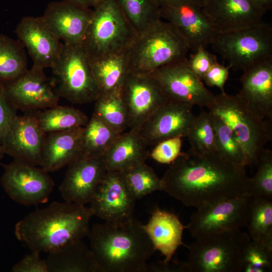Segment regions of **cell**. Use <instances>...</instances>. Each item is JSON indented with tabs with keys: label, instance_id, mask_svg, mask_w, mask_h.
<instances>
[{
	"label": "cell",
	"instance_id": "cell-28",
	"mask_svg": "<svg viewBox=\"0 0 272 272\" xmlns=\"http://www.w3.org/2000/svg\"><path fill=\"white\" fill-rule=\"evenodd\" d=\"M127 50L90 58L93 74L101 94L121 91L129 73Z\"/></svg>",
	"mask_w": 272,
	"mask_h": 272
},
{
	"label": "cell",
	"instance_id": "cell-10",
	"mask_svg": "<svg viewBox=\"0 0 272 272\" xmlns=\"http://www.w3.org/2000/svg\"><path fill=\"white\" fill-rule=\"evenodd\" d=\"M252 200V196L245 193L197 209L186 229L197 239L246 226Z\"/></svg>",
	"mask_w": 272,
	"mask_h": 272
},
{
	"label": "cell",
	"instance_id": "cell-25",
	"mask_svg": "<svg viewBox=\"0 0 272 272\" xmlns=\"http://www.w3.org/2000/svg\"><path fill=\"white\" fill-rule=\"evenodd\" d=\"M83 127L47 133L42 150L41 168L48 173L57 171L81 154Z\"/></svg>",
	"mask_w": 272,
	"mask_h": 272
},
{
	"label": "cell",
	"instance_id": "cell-18",
	"mask_svg": "<svg viewBox=\"0 0 272 272\" xmlns=\"http://www.w3.org/2000/svg\"><path fill=\"white\" fill-rule=\"evenodd\" d=\"M160 13L161 18L178 29L193 52L211 45L217 33L202 7L196 4L183 2L162 5Z\"/></svg>",
	"mask_w": 272,
	"mask_h": 272
},
{
	"label": "cell",
	"instance_id": "cell-26",
	"mask_svg": "<svg viewBox=\"0 0 272 272\" xmlns=\"http://www.w3.org/2000/svg\"><path fill=\"white\" fill-rule=\"evenodd\" d=\"M148 146L139 131L130 130L118 135L103 155L108 171L123 172L145 162Z\"/></svg>",
	"mask_w": 272,
	"mask_h": 272
},
{
	"label": "cell",
	"instance_id": "cell-45",
	"mask_svg": "<svg viewBox=\"0 0 272 272\" xmlns=\"http://www.w3.org/2000/svg\"><path fill=\"white\" fill-rule=\"evenodd\" d=\"M82 7L90 8H95L104 0H69Z\"/></svg>",
	"mask_w": 272,
	"mask_h": 272
},
{
	"label": "cell",
	"instance_id": "cell-27",
	"mask_svg": "<svg viewBox=\"0 0 272 272\" xmlns=\"http://www.w3.org/2000/svg\"><path fill=\"white\" fill-rule=\"evenodd\" d=\"M48 253V272H100L92 250L82 240Z\"/></svg>",
	"mask_w": 272,
	"mask_h": 272
},
{
	"label": "cell",
	"instance_id": "cell-47",
	"mask_svg": "<svg viewBox=\"0 0 272 272\" xmlns=\"http://www.w3.org/2000/svg\"><path fill=\"white\" fill-rule=\"evenodd\" d=\"M159 7L162 5L177 2H190L203 6L205 0H156Z\"/></svg>",
	"mask_w": 272,
	"mask_h": 272
},
{
	"label": "cell",
	"instance_id": "cell-14",
	"mask_svg": "<svg viewBox=\"0 0 272 272\" xmlns=\"http://www.w3.org/2000/svg\"><path fill=\"white\" fill-rule=\"evenodd\" d=\"M136 199L121 172L107 171L90 203L94 215L121 223L134 218Z\"/></svg>",
	"mask_w": 272,
	"mask_h": 272
},
{
	"label": "cell",
	"instance_id": "cell-4",
	"mask_svg": "<svg viewBox=\"0 0 272 272\" xmlns=\"http://www.w3.org/2000/svg\"><path fill=\"white\" fill-rule=\"evenodd\" d=\"M190 50L178 29L161 20L137 35L127 50L129 72L150 75L164 65L182 60Z\"/></svg>",
	"mask_w": 272,
	"mask_h": 272
},
{
	"label": "cell",
	"instance_id": "cell-31",
	"mask_svg": "<svg viewBox=\"0 0 272 272\" xmlns=\"http://www.w3.org/2000/svg\"><path fill=\"white\" fill-rule=\"evenodd\" d=\"M252 241L272 250V202L264 197H252L246 225Z\"/></svg>",
	"mask_w": 272,
	"mask_h": 272
},
{
	"label": "cell",
	"instance_id": "cell-32",
	"mask_svg": "<svg viewBox=\"0 0 272 272\" xmlns=\"http://www.w3.org/2000/svg\"><path fill=\"white\" fill-rule=\"evenodd\" d=\"M119 134L93 113L83 127L82 153L93 156H103Z\"/></svg>",
	"mask_w": 272,
	"mask_h": 272
},
{
	"label": "cell",
	"instance_id": "cell-6",
	"mask_svg": "<svg viewBox=\"0 0 272 272\" xmlns=\"http://www.w3.org/2000/svg\"><path fill=\"white\" fill-rule=\"evenodd\" d=\"M250 241L240 229L196 239L188 247V260L181 264L180 271H242L243 251Z\"/></svg>",
	"mask_w": 272,
	"mask_h": 272
},
{
	"label": "cell",
	"instance_id": "cell-15",
	"mask_svg": "<svg viewBox=\"0 0 272 272\" xmlns=\"http://www.w3.org/2000/svg\"><path fill=\"white\" fill-rule=\"evenodd\" d=\"M44 69L32 65L13 81L4 85L6 95L17 109L34 111L58 105L60 98L53 79Z\"/></svg>",
	"mask_w": 272,
	"mask_h": 272
},
{
	"label": "cell",
	"instance_id": "cell-36",
	"mask_svg": "<svg viewBox=\"0 0 272 272\" xmlns=\"http://www.w3.org/2000/svg\"><path fill=\"white\" fill-rule=\"evenodd\" d=\"M216 137V153L231 162L244 164L241 147L230 128L218 116L210 112Z\"/></svg>",
	"mask_w": 272,
	"mask_h": 272
},
{
	"label": "cell",
	"instance_id": "cell-5",
	"mask_svg": "<svg viewBox=\"0 0 272 272\" xmlns=\"http://www.w3.org/2000/svg\"><path fill=\"white\" fill-rule=\"evenodd\" d=\"M209 109L233 131L241 147L245 166H256L264 146L272 140V120L260 118L236 95L225 92L215 95Z\"/></svg>",
	"mask_w": 272,
	"mask_h": 272
},
{
	"label": "cell",
	"instance_id": "cell-29",
	"mask_svg": "<svg viewBox=\"0 0 272 272\" xmlns=\"http://www.w3.org/2000/svg\"><path fill=\"white\" fill-rule=\"evenodd\" d=\"M42 131L48 133L84 127L89 118L82 111L70 106H58L35 113Z\"/></svg>",
	"mask_w": 272,
	"mask_h": 272
},
{
	"label": "cell",
	"instance_id": "cell-46",
	"mask_svg": "<svg viewBox=\"0 0 272 272\" xmlns=\"http://www.w3.org/2000/svg\"><path fill=\"white\" fill-rule=\"evenodd\" d=\"M258 8L265 13L272 8V0H250Z\"/></svg>",
	"mask_w": 272,
	"mask_h": 272
},
{
	"label": "cell",
	"instance_id": "cell-30",
	"mask_svg": "<svg viewBox=\"0 0 272 272\" xmlns=\"http://www.w3.org/2000/svg\"><path fill=\"white\" fill-rule=\"evenodd\" d=\"M25 48L18 40L0 33V83L16 80L27 70Z\"/></svg>",
	"mask_w": 272,
	"mask_h": 272
},
{
	"label": "cell",
	"instance_id": "cell-49",
	"mask_svg": "<svg viewBox=\"0 0 272 272\" xmlns=\"http://www.w3.org/2000/svg\"><path fill=\"white\" fill-rule=\"evenodd\" d=\"M5 154L3 147L2 145L0 143V161L3 157L4 154Z\"/></svg>",
	"mask_w": 272,
	"mask_h": 272
},
{
	"label": "cell",
	"instance_id": "cell-17",
	"mask_svg": "<svg viewBox=\"0 0 272 272\" xmlns=\"http://www.w3.org/2000/svg\"><path fill=\"white\" fill-rule=\"evenodd\" d=\"M193 106L169 100L144 123L139 132L148 146L169 138L186 137L196 116Z\"/></svg>",
	"mask_w": 272,
	"mask_h": 272
},
{
	"label": "cell",
	"instance_id": "cell-8",
	"mask_svg": "<svg viewBox=\"0 0 272 272\" xmlns=\"http://www.w3.org/2000/svg\"><path fill=\"white\" fill-rule=\"evenodd\" d=\"M51 69L60 98L83 104L95 102L101 94L83 43H63L59 55Z\"/></svg>",
	"mask_w": 272,
	"mask_h": 272
},
{
	"label": "cell",
	"instance_id": "cell-19",
	"mask_svg": "<svg viewBox=\"0 0 272 272\" xmlns=\"http://www.w3.org/2000/svg\"><path fill=\"white\" fill-rule=\"evenodd\" d=\"M15 33L33 60V65L51 68L61 51L63 43L44 22L42 16H25Z\"/></svg>",
	"mask_w": 272,
	"mask_h": 272
},
{
	"label": "cell",
	"instance_id": "cell-44",
	"mask_svg": "<svg viewBox=\"0 0 272 272\" xmlns=\"http://www.w3.org/2000/svg\"><path fill=\"white\" fill-rule=\"evenodd\" d=\"M230 69L229 65L226 66L217 62L208 71L202 81L208 86L217 87L222 92H225L224 85L228 79Z\"/></svg>",
	"mask_w": 272,
	"mask_h": 272
},
{
	"label": "cell",
	"instance_id": "cell-21",
	"mask_svg": "<svg viewBox=\"0 0 272 272\" xmlns=\"http://www.w3.org/2000/svg\"><path fill=\"white\" fill-rule=\"evenodd\" d=\"M44 133L35 113L15 117L3 143L5 154L14 160L40 166Z\"/></svg>",
	"mask_w": 272,
	"mask_h": 272
},
{
	"label": "cell",
	"instance_id": "cell-42",
	"mask_svg": "<svg viewBox=\"0 0 272 272\" xmlns=\"http://www.w3.org/2000/svg\"><path fill=\"white\" fill-rule=\"evenodd\" d=\"M16 110L6 95L4 85L0 83V143L2 145L17 115Z\"/></svg>",
	"mask_w": 272,
	"mask_h": 272
},
{
	"label": "cell",
	"instance_id": "cell-24",
	"mask_svg": "<svg viewBox=\"0 0 272 272\" xmlns=\"http://www.w3.org/2000/svg\"><path fill=\"white\" fill-rule=\"evenodd\" d=\"M155 249L165 257L163 261L168 264L178 248L184 245L182 234L186 226L173 213L157 208L148 222L142 225Z\"/></svg>",
	"mask_w": 272,
	"mask_h": 272
},
{
	"label": "cell",
	"instance_id": "cell-37",
	"mask_svg": "<svg viewBox=\"0 0 272 272\" xmlns=\"http://www.w3.org/2000/svg\"><path fill=\"white\" fill-rule=\"evenodd\" d=\"M191 151L198 154L216 153V137L209 112L202 111L196 116L186 137Z\"/></svg>",
	"mask_w": 272,
	"mask_h": 272
},
{
	"label": "cell",
	"instance_id": "cell-3",
	"mask_svg": "<svg viewBox=\"0 0 272 272\" xmlns=\"http://www.w3.org/2000/svg\"><path fill=\"white\" fill-rule=\"evenodd\" d=\"M143 224L126 222L95 224L87 237L100 272H146L155 252Z\"/></svg>",
	"mask_w": 272,
	"mask_h": 272
},
{
	"label": "cell",
	"instance_id": "cell-40",
	"mask_svg": "<svg viewBox=\"0 0 272 272\" xmlns=\"http://www.w3.org/2000/svg\"><path fill=\"white\" fill-rule=\"evenodd\" d=\"M182 137L164 140L154 146L149 156L158 163L170 164L181 154Z\"/></svg>",
	"mask_w": 272,
	"mask_h": 272
},
{
	"label": "cell",
	"instance_id": "cell-39",
	"mask_svg": "<svg viewBox=\"0 0 272 272\" xmlns=\"http://www.w3.org/2000/svg\"><path fill=\"white\" fill-rule=\"evenodd\" d=\"M243 258L244 266L250 264L266 271L271 270L272 250L262 244L250 240L244 249Z\"/></svg>",
	"mask_w": 272,
	"mask_h": 272
},
{
	"label": "cell",
	"instance_id": "cell-12",
	"mask_svg": "<svg viewBox=\"0 0 272 272\" xmlns=\"http://www.w3.org/2000/svg\"><path fill=\"white\" fill-rule=\"evenodd\" d=\"M150 75L158 82L168 100L208 109L214 101L215 95L191 69L187 57L161 66Z\"/></svg>",
	"mask_w": 272,
	"mask_h": 272
},
{
	"label": "cell",
	"instance_id": "cell-16",
	"mask_svg": "<svg viewBox=\"0 0 272 272\" xmlns=\"http://www.w3.org/2000/svg\"><path fill=\"white\" fill-rule=\"evenodd\" d=\"M107 171L103 156L80 154L68 165L60 185L63 200L81 205L90 204Z\"/></svg>",
	"mask_w": 272,
	"mask_h": 272
},
{
	"label": "cell",
	"instance_id": "cell-38",
	"mask_svg": "<svg viewBox=\"0 0 272 272\" xmlns=\"http://www.w3.org/2000/svg\"><path fill=\"white\" fill-rule=\"evenodd\" d=\"M254 175L248 177L246 193L252 197L272 198V152L264 149L261 153Z\"/></svg>",
	"mask_w": 272,
	"mask_h": 272
},
{
	"label": "cell",
	"instance_id": "cell-1",
	"mask_svg": "<svg viewBox=\"0 0 272 272\" xmlns=\"http://www.w3.org/2000/svg\"><path fill=\"white\" fill-rule=\"evenodd\" d=\"M245 166L216 153L181 152L161 178L163 190L185 206L200 209L246 193Z\"/></svg>",
	"mask_w": 272,
	"mask_h": 272
},
{
	"label": "cell",
	"instance_id": "cell-22",
	"mask_svg": "<svg viewBox=\"0 0 272 272\" xmlns=\"http://www.w3.org/2000/svg\"><path fill=\"white\" fill-rule=\"evenodd\" d=\"M243 72L242 87L237 96L258 117L272 120V56Z\"/></svg>",
	"mask_w": 272,
	"mask_h": 272
},
{
	"label": "cell",
	"instance_id": "cell-48",
	"mask_svg": "<svg viewBox=\"0 0 272 272\" xmlns=\"http://www.w3.org/2000/svg\"><path fill=\"white\" fill-rule=\"evenodd\" d=\"M245 272H266L265 269L255 266L250 264H245L243 267V271Z\"/></svg>",
	"mask_w": 272,
	"mask_h": 272
},
{
	"label": "cell",
	"instance_id": "cell-23",
	"mask_svg": "<svg viewBox=\"0 0 272 272\" xmlns=\"http://www.w3.org/2000/svg\"><path fill=\"white\" fill-rule=\"evenodd\" d=\"M202 9L217 33L260 23L265 14L250 0H205Z\"/></svg>",
	"mask_w": 272,
	"mask_h": 272
},
{
	"label": "cell",
	"instance_id": "cell-34",
	"mask_svg": "<svg viewBox=\"0 0 272 272\" xmlns=\"http://www.w3.org/2000/svg\"><path fill=\"white\" fill-rule=\"evenodd\" d=\"M137 35L161 19L156 0H115Z\"/></svg>",
	"mask_w": 272,
	"mask_h": 272
},
{
	"label": "cell",
	"instance_id": "cell-41",
	"mask_svg": "<svg viewBox=\"0 0 272 272\" xmlns=\"http://www.w3.org/2000/svg\"><path fill=\"white\" fill-rule=\"evenodd\" d=\"M193 52L190 58H187L188 62L194 73L202 81L210 69L218 62V59L215 55L203 46L199 47Z\"/></svg>",
	"mask_w": 272,
	"mask_h": 272
},
{
	"label": "cell",
	"instance_id": "cell-20",
	"mask_svg": "<svg viewBox=\"0 0 272 272\" xmlns=\"http://www.w3.org/2000/svg\"><path fill=\"white\" fill-rule=\"evenodd\" d=\"M93 10L69 0L49 3L42 17L49 29L63 43H83Z\"/></svg>",
	"mask_w": 272,
	"mask_h": 272
},
{
	"label": "cell",
	"instance_id": "cell-11",
	"mask_svg": "<svg viewBox=\"0 0 272 272\" xmlns=\"http://www.w3.org/2000/svg\"><path fill=\"white\" fill-rule=\"evenodd\" d=\"M1 183L13 200L26 206L46 202L54 185L42 168L17 160L4 166Z\"/></svg>",
	"mask_w": 272,
	"mask_h": 272
},
{
	"label": "cell",
	"instance_id": "cell-13",
	"mask_svg": "<svg viewBox=\"0 0 272 272\" xmlns=\"http://www.w3.org/2000/svg\"><path fill=\"white\" fill-rule=\"evenodd\" d=\"M121 94L130 130L139 131L150 117L169 100L151 75L129 72Z\"/></svg>",
	"mask_w": 272,
	"mask_h": 272
},
{
	"label": "cell",
	"instance_id": "cell-43",
	"mask_svg": "<svg viewBox=\"0 0 272 272\" xmlns=\"http://www.w3.org/2000/svg\"><path fill=\"white\" fill-rule=\"evenodd\" d=\"M40 252L31 251L12 268V272H48L45 259L40 256Z\"/></svg>",
	"mask_w": 272,
	"mask_h": 272
},
{
	"label": "cell",
	"instance_id": "cell-7",
	"mask_svg": "<svg viewBox=\"0 0 272 272\" xmlns=\"http://www.w3.org/2000/svg\"><path fill=\"white\" fill-rule=\"evenodd\" d=\"M137 34L115 0H104L93 9L83 42L90 58L127 50Z\"/></svg>",
	"mask_w": 272,
	"mask_h": 272
},
{
	"label": "cell",
	"instance_id": "cell-35",
	"mask_svg": "<svg viewBox=\"0 0 272 272\" xmlns=\"http://www.w3.org/2000/svg\"><path fill=\"white\" fill-rule=\"evenodd\" d=\"M121 173L136 199L163 190L161 178L145 162Z\"/></svg>",
	"mask_w": 272,
	"mask_h": 272
},
{
	"label": "cell",
	"instance_id": "cell-9",
	"mask_svg": "<svg viewBox=\"0 0 272 272\" xmlns=\"http://www.w3.org/2000/svg\"><path fill=\"white\" fill-rule=\"evenodd\" d=\"M211 45L234 71H244L272 56V27L260 23L218 32Z\"/></svg>",
	"mask_w": 272,
	"mask_h": 272
},
{
	"label": "cell",
	"instance_id": "cell-2",
	"mask_svg": "<svg viewBox=\"0 0 272 272\" xmlns=\"http://www.w3.org/2000/svg\"><path fill=\"white\" fill-rule=\"evenodd\" d=\"M93 216L90 207L55 201L18 222L15 233L30 251L49 253L87 236Z\"/></svg>",
	"mask_w": 272,
	"mask_h": 272
},
{
	"label": "cell",
	"instance_id": "cell-33",
	"mask_svg": "<svg viewBox=\"0 0 272 272\" xmlns=\"http://www.w3.org/2000/svg\"><path fill=\"white\" fill-rule=\"evenodd\" d=\"M94 114L121 134L128 128L126 108L121 91L101 94L94 102Z\"/></svg>",
	"mask_w": 272,
	"mask_h": 272
}]
</instances>
